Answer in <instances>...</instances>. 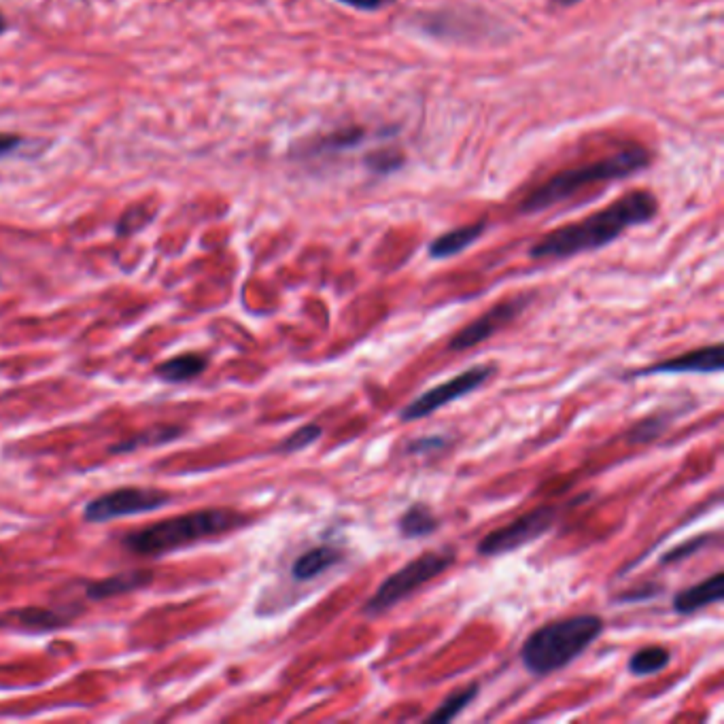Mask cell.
Segmentation results:
<instances>
[{"label":"cell","mask_w":724,"mask_h":724,"mask_svg":"<svg viewBox=\"0 0 724 724\" xmlns=\"http://www.w3.org/2000/svg\"><path fill=\"white\" fill-rule=\"evenodd\" d=\"M81 614L79 608H28L20 612H11L0 618V625H13L17 629L28 631H54L60 627L71 625Z\"/></svg>","instance_id":"obj_11"},{"label":"cell","mask_w":724,"mask_h":724,"mask_svg":"<svg viewBox=\"0 0 724 724\" xmlns=\"http://www.w3.org/2000/svg\"><path fill=\"white\" fill-rule=\"evenodd\" d=\"M561 514L559 506L544 504L529 510L527 514L519 516V519L512 521L510 525L499 527L491 533H487L476 546L480 557H499L514 553L531 542L540 540L544 533H548L557 525V519Z\"/></svg>","instance_id":"obj_6"},{"label":"cell","mask_w":724,"mask_h":724,"mask_svg":"<svg viewBox=\"0 0 724 724\" xmlns=\"http://www.w3.org/2000/svg\"><path fill=\"white\" fill-rule=\"evenodd\" d=\"M724 366L722 344L712 347H701L697 351L684 353L674 359H665L661 364H654L642 370H633L629 376H654V374H716Z\"/></svg>","instance_id":"obj_10"},{"label":"cell","mask_w":724,"mask_h":724,"mask_svg":"<svg viewBox=\"0 0 724 724\" xmlns=\"http://www.w3.org/2000/svg\"><path fill=\"white\" fill-rule=\"evenodd\" d=\"M485 232H487V219H478L474 223H468V226L455 228L434 238L427 247V253L432 260H448V257H455L468 247H472L474 243H478L480 236Z\"/></svg>","instance_id":"obj_13"},{"label":"cell","mask_w":724,"mask_h":724,"mask_svg":"<svg viewBox=\"0 0 724 724\" xmlns=\"http://www.w3.org/2000/svg\"><path fill=\"white\" fill-rule=\"evenodd\" d=\"M657 213V196L648 189H633V192L610 202L606 209L544 234L538 243L531 245L529 257L531 260H567V257H576L580 253L603 249L627 230L652 221Z\"/></svg>","instance_id":"obj_1"},{"label":"cell","mask_w":724,"mask_h":724,"mask_svg":"<svg viewBox=\"0 0 724 724\" xmlns=\"http://www.w3.org/2000/svg\"><path fill=\"white\" fill-rule=\"evenodd\" d=\"M455 559L457 555L451 548L427 550V553H423L421 557L412 559L410 563L400 567L398 572H393L381 582L376 593L364 603V614L374 618L393 610L400 601L408 599L412 593L419 591L421 586L442 576L448 567L455 563Z\"/></svg>","instance_id":"obj_5"},{"label":"cell","mask_w":724,"mask_h":724,"mask_svg":"<svg viewBox=\"0 0 724 724\" xmlns=\"http://www.w3.org/2000/svg\"><path fill=\"white\" fill-rule=\"evenodd\" d=\"M671 663V652L663 646H646L637 650L629 659V671L633 676H654L661 674Z\"/></svg>","instance_id":"obj_19"},{"label":"cell","mask_w":724,"mask_h":724,"mask_svg":"<svg viewBox=\"0 0 724 724\" xmlns=\"http://www.w3.org/2000/svg\"><path fill=\"white\" fill-rule=\"evenodd\" d=\"M206 364H209V361H206V355L185 353V355L164 361V364L155 368V374H158V378H162L164 383L179 385V383H189V381H194V378H198L206 370Z\"/></svg>","instance_id":"obj_17"},{"label":"cell","mask_w":724,"mask_h":724,"mask_svg":"<svg viewBox=\"0 0 724 724\" xmlns=\"http://www.w3.org/2000/svg\"><path fill=\"white\" fill-rule=\"evenodd\" d=\"M342 559H344V553L340 548H336L332 544H321V546L306 550L304 555H300L296 561H293L291 576L298 582H310L317 576H321L323 572L332 570V567L338 565Z\"/></svg>","instance_id":"obj_14"},{"label":"cell","mask_w":724,"mask_h":724,"mask_svg":"<svg viewBox=\"0 0 724 724\" xmlns=\"http://www.w3.org/2000/svg\"><path fill=\"white\" fill-rule=\"evenodd\" d=\"M338 3L347 5L351 9H357V11H381V9L389 7L393 0H338Z\"/></svg>","instance_id":"obj_26"},{"label":"cell","mask_w":724,"mask_h":724,"mask_svg":"<svg viewBox=\"0 0 724 724\" xmlns=\"http://www.w3.org/2000/svg\"><path fill=\"white\" fill-rule=\"evenodd\" d=\"M710 542H712V538H710V536H697V538L686 540V542H682L678 548L669 550V553L661 559V563H663V565H667V563H678V561H684V559H688V557H693V555L697 553V550H701L703 546H708Z\"/></svg>","instance_id":"obj_24"},{"label":"cell","mask_w":724,"mask_h":724,"mask_svg":"<svg viewBox=\"0 0 724 724\" xmlns=\"http://www.w3.org/2000/svg\"><path fill=\"white\" fill-rule=\"evenodd\" d=\"M533 302V293H523V296H514L508 300L497 302L489 308L485 315H480L470 325H465L461 332H457L451 342H448V351L463 353L472 347H478L480 342L493 338L499 330H504L516 317H521Z\"/></svg>","instance_id":"obj_9"},{"label":"cell","mask_w":724,"mask_h":724,"mask_svg":"<svg viewBox=\"0 0 724 724\" xmlns=\"http://www.w3.org/2000/svg\"><path fill=\"white\" fill-rule=\"evenodd\" d=\"M153 582V574L139 570V572H122L117 576L98 580V582H90L85 586V593L92 599H107V597H115L122 593H130L136 589H143V586Z\"/></svg>","instance_id":"obj_16"},{"label":"cell","mask_w":724,"mask_h":724,"mask_svg":"<svg viewBox=\"0 0 724 724\" xmlns=\"http://www.w3.org/2000/svg\"><path fill=\"white\" fill-rule=\"evenodd\" d=\"M478 693H480V684H476V682L470 684L468 688H461V691H457V693H453V695H448V697L438 705L436 712L429 714L425 720H427V722H436V724L451 722V720L457 718L465 708H468V705L478 697Z\"/></svg>","instance_id":"obj_20"},{"label":"cell","mask_w":724,"mask_h":724,"mask_svg":"<svg viewBox=\"0 0 724 724\" xmlns=\"http://www.w3.org/2000/svg\"><path fill=\"white\" fill-rule=\"evenodd\" d=\"M22 145V139L17 134H0V158H7L17 147Z\"/></svg>","instance_id":"obj_28"},{"label":"cell","mask_w":724,"mask_h":724,"mask_svg":"<svg viewBox=\"0 0 724 724\" xmlns=\"http://www.w3.org/2000/svg\"><path fill=\"white\" fill-rule=\"evenodd\" d=\"M671 421H674V412H657V415L646 417L629 429L627 442H631V444L654 442L667 432Z\"/></svg>","instance_id":"obj_21"},{"label":"cell","mask_w":724,"mask_h":724,"mask_svg":"<svg viewBox=\"0 0 724 724\" xmlns=\"http://www.w3.org/2000/svg\"><path fill=\"white\" fill-rule=\"evenodd\" d=\"M650 164H652V155L646 147L627 145L606 155V158L565 168L557 172V175L546 179L542 185L533 189V192H529L525 200L519 204V213L536 215L548 211L553 209V206L580 194L586 187L629 179L637 175V172L646 170Z\"/></svg>","instance_id":"obj_2"},{"label":"cell","mask_w":724,"mask_h":724,"mask_svg":"<svg viewBox=\"0 0 724 724\" xmlns=\"http://www.w3.org/2000/svg\"><path fill=\"white\" fill-rule=\"evenodd\" d=\"M493 374H495V366H474L453 378H448V381H444L442 385L421 393L419 398H415L408 406H404L400 410V421L412 423V421H419V419L434 415L436 410L453 404V402L465 398V395H470L476 389H480Z\"/></svg>","instance_id":"obj_7"},{"label":"cell","mask_w":724,"mask_h":724,"mask_svg":"<svg viewBox=\"0 0 724 724\" xmlns=\"http://www.w3.org/2000/svg\"><path fill=\"white\" fill-rule=\"evenodd\" d=\"M661 595V586L657 584H648V586H642V589H635L631 593H623L618 599L620 601H640V599H652Z\"/></svg>","instance_id":"obj_27"},{"label":"cell","mask_w":724,"mask_h":724,"mask_svg":"<svg viewBox=\"0 0 724 724\" xmlns=\"http://www.w3.org/2000/svg\"><path fill=\"white\" fill-rule=\"evenodd\" d=\"M606 629L597 614H576L553 620L533 631L523 648L521 663L531 676L546 678L572 665L584 650H589Z\"/></svg>","instance_id":"obj_3"},{"label":"cell","mask_w":724,"mask_h":724,"mask_svg":"<svg viewBox=\"0 0 724 724\" xmlns=\"http://www.w3.org/2000/svg\"><path fill=\"white\" fill-rule=\"evenodd\" d=\"M247 523H249L247 516L238 514L234 510H221V508L198 510L175 516V519H168L162 523H155L141 531H134L128 536L126 546L136 555L160 557L170 553V550H179L202 540L223 536V533L245 527Z\"/></svg>","instance_id":"obj_4"},{"label":"cell","mask_w":724,"mask_h":724,"mask_svg":"<svg viewBox=\"0 0 724 724\" xmlns=\"http://www.w3.org/2000/svg\"><path fill=\"white\" fill-rule=\"evenodd\" d=\"M722 599H724V574L716 572L714 576L680 591L674 597V612L680 616H691L703 608L714 606V603H720Z\"/></svg>","instance_id":"obj_12"},{"label":"cell","mask_w":724,"mask_h":724,"mask_svg":"<svg viewBox=\"0 0 724 724\" xmlns=\"http://www.w3.org/2000/svg\"><path fill=\"white\" fill-rule=\"evenodd\" d=\"M323 434V429L317 425V423H308L304 427H300L298 432H293L285 442H281L277 446V453H285V455H291V453H300L304 451V448L313 446Z\"/></svg>","instance_id":"obj_22"},{"label":"cell","mask_w":724,"mask_h":724,"mask_svg":"<svg viewBox=\"0 0 724 724\" xmlns=\"http://www.w3.org/2000/svg\"><path fill=\"white\" fill-rule=\"evenodd\" d=\"M406 158L404 153L393 151V149H385V151H374L370 153L368 158L364 160L366 168H370L374 175H391V172L400 170L404 166Z\"/></svg>","instance_id":"obj_23"},{"label":"cell","mask_w":724,"mask_h":724,"mask_svg":"<svg viewBox=\"0 0 724 724\" xmlns=\"http://www.w3.org/2000/svg\"><path fill=\"white\" fill-rule=\"evenodd\" d=\"M5 32H7V20H5V15L0 13V37H3Z\"/></svg>","instance_id":"obj_30"},{"label":"cell","mask_w":724,"mask_h":724,"mask_svg":"<svg viewBox=\"0 0 724 724\" xmlns=\"http://www.w3.org/2000/svg\"><path fill=\"white\" fill-rule=\"evenodd\" d=\"M550 3L557 5V7H574V5L582 3V0H550Z\"/></svg>","instance_id":"obj_29"},{"label":"cell","mask_w":724,"mask_h":724,"mask_svg":"<svg viewBox=\"0 0 724 724\" xmlns=\"http://www.w3.org/2000/svg\"><path fill=\"white\" fill-rule=\"evenodd\" d=\"M446 446V440L440 438V436H429V438H421V440H415L410 446L408 451L410 453H434L438 451V448Z\"/></svg>","instance_id":"obj_25"},{"label":"cell","mask_w":724,"mask_h":724,"mask_svg":"<svg viewBox=\"0 0 724 724\" xmlns=\"http://www.w3.org/2000/svg\"><path fill=\"white\" fill-rule=\"evenodd\" d=\"M440 529V521L438 516L434 514V510L429 508L423 502L412 504L398 521V531L406 540H415V538H427L432 536Z\"/></svg>","instance_id":"obj_18"},{"label":"cell","mask_w":724,"mask_h":724,"mask_svg":"<svg viewBox=\"0 0 724 724\" xmlns=\"http://www.w3.org/2000/svg\"><path fill=\"white\" fill-rule=\"evenodd\" d=\"M368 132L361 126H347V128H338L330 134L317 136L315 141H308L306 147L302 149V153L306 158H317V155H332V153H342L359 147L361 143L366 141Z\"/></svg>","instance_id":"obj_15"},{"label":"cell","mask_w":724,"mask_h":724,"mask_svg":"<svg viewBox=\"0 0 724 724\" xmlns=\"http://www.w3.org/2000/svg\"><path fill=\"white\" fill-rule=\"evenodd\" d=\"M170 502V493L160 489L126 487L96 497L83 510V519L88 523H109L119 516H134L160 510Z\"/></svg>","instance_id":"obj_8"}]
</instances>
